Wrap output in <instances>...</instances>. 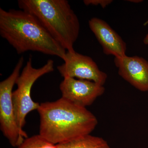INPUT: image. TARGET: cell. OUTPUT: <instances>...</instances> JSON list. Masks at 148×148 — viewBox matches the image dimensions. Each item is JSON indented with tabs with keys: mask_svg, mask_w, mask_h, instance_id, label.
Listing matches in <instances>:
<instances>
[{
	"mask_svg": "<svg viewBox=\"0 0 148 148\" xmlns=\"http://www.w3.org/2000/svg\"><path fill=\"white\" fill-rule=\"evenodd\" d=\"M39 135L56 145L89 135L98 124L96 117L84 107L61 97L40 104Z\"/></svg>",
	"mask_w": 148,
	"mask_h": 148,
	"instance_id": "obj_1",
	"label": "cell"
},
{
	"mask_svg": "<svg viewBox=\"0 0 148 148\" xmlns=\"http://www.w3.org/2000/svg\"><path fill=\"white\" fill-rule=\"evenodd\" d=\"M0 35L18 54L29 51L58 56L64 60L67 51L31 14L0 8Z\"/></svg>",
	"mask_w": 148,
	"mask_h": 148,
	"instance_id": "obj_2",
	"label": "cell"
},
{
	"mask_svg": "<svg viewBox=\"0 0 148 148\" xmlns=\"http://www.w3.org/2000/svg\"><path fill=\"white\" fill-rule=\"evenodd\" d=\"M17 3L20 9L34 16L67 51H75L80 24L68 1L18 0Z\"/></svg>",
	"mask_w": 148,
	"mask_h": 148,
	"instance_id": "obj_3",
	"label": "cell"
},
{
	"mask_svg": "<svg viewBox=\"0 0 148 148\" xmlns=\"http://www.w3.org/2000/svg\"><path fill=\"white\" fill-rule=\"evenodd\" d=\"M53 71V60L49 59L42 67L36 69L33 67L31 56L17 78L15 83L17 89L12 92V98L16 122L21 130L26 123L27 115L40 106L39 103L34 102L31 97L33 85L41 77Z\"/></svg>",
	"mask_w": 148,
	"mask_h": 148,
	"instance_id": "obj_4",
	"label": "cell"
},
{
	"mask_svg": "<svg viewBox=\"0 0 148 148\" xmlns=\"http://www.w3.org/2000/svg\"><path fill=\"white\" fill-rule=\"evenodd\" d=\"M24 62L22 56L10 75L0 83V128L13 147H18L28 138L26 132L20 129L17 125L12 98V89Z\"/></svg>",
	"mask_w": 148,
	"mask_h": 148,
	"instance_id": "obj_5",
	"label": "cell"
},
{
	"mask_svg": "<svg viewBox=\"0 0 148 148\" xmlns=\"http://www.w3.org/2000/svg\"><path fill=\"white\" fill-rule=\"evenodd\" d=\"M64 63L57 67L63 77H71L87 80L103 86L108 75L101 71L92 58L75 51H67Z\"/></svg>",
	"mask_w": 148,
	"mask_h": 148,
	"instance_id": "obj_6",
	"label": "cell"
},
{
	"mask_svg": "<svg viewBox=\"0 0 148 148\" xmlns=\"http://www.w3.org/2000/svg\"><path fill=\"white\" fill-rule=\"evenodd\" d=\"M60 89L62 98L84 108L92 105L105 91L103 86L93 82L71 77L64 78Z\"/></svg>",
	"mask_w": 148,
	"mask_h": 148,
	"instance_id": "obj_7",
	"label": "cell"
},
{
	"mask_svg": "<svg viewBox=\"0 0 148 148\" xmlns=\"http://www.w3.org/2000/svg\"><path fill=\"white\" fill-rule=\"evenodd\" d=\"M114 63L118 73L137 89L148 91V61L143 57L127 55L114 58Z\"/></svg>",
	"mask_w": 148,
	"mask_h": 148,
	"instance_id": "obj_8",
	"label": "cell"
},
{
	"mask_svg": "<svg viewBox=\"0 0 148 148\" xmlns=\"http://www.w3.org/2000/svg\"><path fill=\"white\" fill-rule=\"evenodd\" d=\"M89 28L103 48V53L115 58L126 56V44L121 37L106 21L93 17L88 21Z\"/></svg>",
	"mask_w": 148,
	"mask_h": 148,
	"instance_id": "obj_9",
	"label": "cell"
},
{
	"mask_svg": "<svg viewBox=\"0 0 148 148\" xmlns=\"http://www.w3.org/2000/svg\"><path fill=\"white\" fill-rule=\"evenodd\" d=\"M56 148H110L106 141L90 134L56 145Z\"/></svg>",
	"mask_w": 148,
	"mask_h": 148,
	"instance_id": "obj_10",
	"label": "cell"
},
{
	"mask_svg": "<svg viewBox=\"0 0 148 148\" xmlns=\"http://www.w3.org/2000/svg\"><path fill=\"white\" fill-rule=\"evenodd\" d=\"M17 148H56V147L38 135L26 138Z\"/></svg>",
	"mask_w": 148,
	"mask_h": 148,
	"instance_id": "obj_11",
	"label": "cell"
},
{
	"mask_svg": "<svg viewBox=\"0 0 148 148\" xmlns=\"http://www.w3.org/2000/svg\"><path fill=\"white\" fill-rule=\"evenodd\" d=\"M113 1L112 0H84L83 2L86 5H100L102 8H105Z\"/></svg>",
	"mask_w": 148,
	"mask_h": 148,
	"instance_id": "obj_12",
	"label": "cell"
},
{
	"mask_svg": "<svg viewBox=\"0 0 148 148\" xmlns=\"http://www.w3.org/2000/svg\"><path fill=\"white\" fill-rule=\"evenodd\" d=\"M148 24V18L147 20L146 21V22L144 23V26H146V25ZM143 42L145 44V45L148 46V34L146 35L145 37L144 38L143 40Z\"/></svg>",
	"mask_w": 148,
	"mask_h": 148,
	"instance_id": "obj_13",
	"label": "cell"
},
{
	"mask_svg": "<svg viewBox=\"0 0 148 148\" xmlns=\"http://www.w3.org/2000/svg\"><path fill=\"white\" fill-rule=\"evenodd\" d=\"M127 1L134 3H139L142 2L143 1H141V0H130V1Z\"/></svg>",
	"mask_w": 148,
	"mask_h": 148,
	"instance_id": "obj_14",
	"label": "cell"
}]
</instances>
